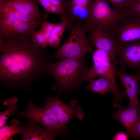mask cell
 <instances>
[{
  "label": "cell",
  "mask_w": 140,
  "mask_h": 140,
  "mask_svg": "<svg viewBox=\"0 0 140 140\" xmlns=\"http://www.w3.org/2000/svg\"><path fill=\"white\" fill-rule=\"evenodd\" d=\"M57 24L45 22L41 25L40 29L43 32L47 42L52 31Z\"/></svg>",
  "instance_id": "7402d4cb"
},
{
  "label": "cell",
  "mask_w": 140,
  "mask_h": 140,
  "mask_svg": "<svg viewBox=\"0 0 140 140\" xmlns=\"http://www.w3.org/2000/svg\"><path fill=\"white\" fill-rule=\"evenodd\" d=\"M92 0H69L66 2V6L78 5L87 6Z\"/></svg>",
  "instance_id": "cb8c5ba5"
},
{
  "label": "cell",
  "mask_w": 140,
  "mask_h": 140,
  "mask_svg": "<svg viewBox=\"0 0 140 140\" xmlns=\"http://www.w3.org/2000/svg\"><path fill=\"white\" fill-rule=\"evenodd\" d=\"M18 99L15 96L5 100L3 102L4 106H7V109L3 112H0V127L4 125L9 116L13 111L17 110Z\"/></svg>",
  "instance_id": "ffe728a7"
},
{
  "label": "cell",
  "mask_w": 140,
  "mask_h": 140,
  "mask_svg": "<svg viewBox=\"0 0 140 140\" xmlns=\"http://www.w3.org/2000/svg\"><path fill=\"white\" fill-rule=\"evenodd\" d=\"M120 47L140 39V17L128 14L121 15L116 23L107 31Z\"/></svg>",
  "instance_id": "8992f818"
},
{
  "label": "cell",
  "mask_w": 140,
  "mask_h": 140,
  "mask_svg": "<svg viewBox=\"0 0 140 140\" xmlns=\"http://www.w3.org/2000/svg\"><path fill=\"white\" fill-rule=\"evenodd\" d=\"M88 15L85 25L87 28L98 27L109 30L121 15L111 8L106 0H92L87 6Z\"/></svg>",
  "instance_id": "5b68a950"
},
{
  "label": "cell",
  "mask_w": 140,
  "mask_h": 140,
  "mask_svg": "<svg viewBox=\"0 0 140 140\" xmlns=\"http://www.w3.org/2000/svg\"><path fill=\"white\" fill-rule=\"evenodd\" d=\"M116 60L117 70L125 72L126 68L133 69L140 74V39L120 47Z\"/></svg>",
  "instance_id": "9c48e42d"
},
{
  "label": "cell",
  "mask_w": 140,
  "mask_h": 140,
  "mask_svg": "<svg viewBox=\"0 0 140 140\" xmlns=\"http://www.w3.org/2000/svg\"><path fill=\"white\" fill-rule=\"evenodd\" d=\"M14 0H0V2H2L4 1H13Z\"/></svg>",
  "instance_id": "f546056e"
},
{
  "label": "cell",
  "mask_w": 140,
  "mask_h": 140,
  "mask_svg": "<svg viewBox=\"0 0 140 140\" xmlns=\"http://www.w3.org/2000/svg\"><path fill=\"white\" fill-rule=\"evenodd\" d=\"M45 49L36 45L31 34L0 38V75L2 80L20 85L27 83L41 69L49 64L45 61Z\"/></svg>",
  "instance_id": "6da1fadb"
},
{
  "label": "cell",
  "mask_w": 140,
  "mask_h": 140,
  "mask_svg": "<svg viewBox=\"0 0 140 140\" xmlns=\"http://www.w3.org/2000/svg\"><path fill=\"white\" fill-rule=\"evenodd\" d=\"M44 8L45 12L49 13L50 9L51 4L47 0H37Z\"/></svg>",
  "instance_id": "83f0119b"
},
{
  "label": "cell",
  "mask_w": 140,
  "mask_h": 140,
  "mask_svg": "<svg viewBox=\"0 0 140 140\" xmlns=\"http://www.w3.org/2000/svg\"><path fill=\"white\" fill-rule=\"evenodd\" d=\"M0 11L16 19L29 23L43 24L48 18L26 14L12 6L2 4H0Z\"/></svg>",
  "instance_id": "2e32d148"
},
{
  "label": "cell",
  "mask_w": 140,
  "mask_h": 140,
  "mask_svg": "<svg viewBox=\"0 0 140 140\" xmlns=\"http://www.w3.org/2000/svg\"><path fill=\"white\" fill-rule=\"evenodd\" d=\"M88 29L82 23L74 22L68 30L71 32L69 36L51 58H78L92 53L93 50L87 36Z\"/></svg>",
  "instance_id": "277c9868"
},
{
  "label": "cell",
  "mask_w": 140,
  "mask_h": 140,
  "mask_svg": "<svg viewBox=\"0 0 140 140\" xmlns=\"http://www.w3.org/2000/svg\"><path fill=\"white\" fill-rule=\"evenodd\" d=\"M44 108L36 106L32 101L27 103V108L18 114L20 117H25L34 121L47 130L61 134L64 137L68 132L60 124L57 118L51 108L45 105Z\"/></svg>",
  "instance_id": "52a82bcc"
},
{
  "label": "cell",
  "mask_w": 140,
  "mask_h": 140,
  "mask_svg": "<svg viewBox=\"0 0 140 140\" xmlns=\"http://www.w3.org/2000/svg\"><path fill=\"white\" fill-rule=\"evenodd\" d=\"M117 76L120 79L122 85L125 88V95L129 100V106H135L140 103L138 98L139 94V80L140 74L138 73L130 74L125 72L117 70Z\"/></svg>",
  "instance_id": "5bb4252c"
},
{
  "label": "cell",
  "mask_w": 140,
  "mask_h": 140,
  "mask_svg": "<svg viewBox=\"0 0 140 140\" xmlns=\"http://www.w3.org/2000/svg\"><path fill=\"white\" fill-rule=\"evenodd\" d=\"M140 109V103L135 106H128L126 107L121 106L113 114L112 117L118 121L123 126L129 138H134L135 126Z\"/></svg>",
  "instance_id": "4fadbf2b"
},
{
  "label": "cell",
  "mask_w": 140,
  "mask_h": 140,
  "mask_svg": "<svg viewBox=\"0 0 140 140\" xmlns=\"http://www.w3.org/2000/svg\"><path fill=\"white\" fill-rule=\"evenodd\" d=\"M26 118V124L20 125L22 140H52L58 135L62 136L58 132L47 130L30 118Z\"/></svg>",
  "instance_id": "7c38bea8"
},
{
  "label": "cell",
  "mask_w": 140,
  "mask_h": 140,
  "mask_svg": "<svg viewBox=\"0 0 140 140\" xmlns=\"http://www.w3.org/2000/svg\"><path fill=\"white\" fill-rule=\"evenodd\" d=\"M0 4L9 5L25 14L41 17H48V14L41 11L37 0H15L4 1Z\"/></svg>",
  "instance_id": "9a60e30c"
},
{
  "label": "cell",
  "mask_w": 140,
  "mask_h": 140,
  "mask_svg": "<svg viewBox=\"0 0 140 140\" xmlns=\"http://www.w3.org/2000/svg\"><path fill=\"white\" fill-rule=\"evenodd\" d=\"M139 94H140V76L139 80Z\"/></svg>",
  "instance_id": "4dcf8cb0"
},
{
  "label": "cell",
  "mask_w": 140,
  "mask_h": 140,
  "mask_svg": "<svg viewBox=\"0 0 140 140\" xmlns=\"http://www.w3.org/2000/svg\"><path fill=\"white\" fill-rule=\"evenodd\" d=\"M59 94L55 97H48L45 105L50 106L56 115L59 122L64 129L67 123L73 117L82 120L85 114L81 108L77 106V101L75 100L69 101L67 105L63 102L59 97Z\"/></svg>",
  "instance_id": "ba28073f"
},
{
  "label": "cell",
  "mask_w": 140,
  "mask_h": 140,
  "mask_svg": "<svg viewBox=\"0 0 140 140\" xmlns=\"http://www.w3.org/2000/svg\"><path fill=\"white\" fill-rule=\"evenodd\" d=\"M68 23L67 18L61 19L60 22L57 24L52 31L47 41V46L54 48L60 46L61 38Z\"/></svg>",
  "instance_id": "ac0fdd59"
},
{
  "label": "cell",
  "mask_w": 140,
  "mask_h": 140,
  "mask_svg": "<svg viewBox=\"0 0 140 140\" xmlns=\"http://www.w3.org/2000/svg\"><path fill=\"white\" fill-rule=\"evenodd\" d=\"M139 1H140V0H129L128 6L134 4L138 2Z\"/></svg>",
  "instance_id": "f1b7e54d"
},
{
  "label": "cell",
  "mask_w": 140,
  "mask_h": 140,
  "mask_svg": "<svg viewBox=\"0 0 140 140\" xmlns=\"http://www.w3.org/2000/svg\"><path fill=\"white\" fill-rule=\"evenodd\" d=\"M51 4L60 8L65 13L66 9V2L65 0H47Z\"/></svg>",
  "instance_id": "d4e9b609"
},
{
  "label": "cell",
  "mask_w": 140,
  "mask_h": 140,
  "mask_svg": "<svg viewBox=\"0 0 140 140\" xmlns=\"http://www.w3.org/2000/svg\"><path fill=\"white\" fill-rule=\"evenodd\" d=\"M85 57L67 58L47 66L44 75H51L55 79V87L59 94H68L78 89L85 71L87 68Z\"/></svg>",
  "instance_id": "7a4b0ae2"
},
{
  "label": "cell",
  "mask_w": 140,
  "mask_h": 140,
  "mask_svg": "<svg viewBox=\"0 0 140 140\" xmlns=\"http://www.w3.org/2000/svg\"><path fill=\"white\" fill-rule=\"evenodd\" d=\"M10 125L0 128V140H13L11 137L14 135L21 133L20 122L18 120H12Z\"/></svg>",
  "instance_id": "d6986e66"
},
{
  "label": "cell",
  "mask_w": 140,
  "mask_h": 140,
  "mask_svg": "<svg viewBox=\"0 0 140 140\" xmlns=\"http://www.w3.org/2000/svg\"><path fill=\"white\" fill-rule=\"evenodd\" d=\"M134 138L140 140V109L139 110L138 119L135 129Z\"/></svg>",
  "instance_id": "484cf974"
},
{
  "label": "cell",
  "mask_w": 140,
  "mask_h": 140,
  "mask_svg": "<svg viewBox=\"0 0 140 140\" xmlns=\"http://www.w3.org/2000/svg\"><path fill=\"white\" fill-rule=\"evenodd\" d=\"M129 137L127 134L120 131L117 133L113 137L114 140H128L129 139Z\"/></svg>",
  "instance_id": "4316f807"
},
{
  "label": "cell",
  "mask_w": 140,
  "mask_h": 140,
  "mask_svg": "<svg viewBox=\"0 0 140 140\" xmlns=\"http://www.w3.org/2000/svg\"><path fill=\"white\" fill-rule=\"evenodd\" d=\"M43 24L16 19L0 11V38L24 34H33Z\"/></svg>",
  "instance_id": "30bf717a"
},
{
  "label": "cell",
  "mask_w": 140,
  "mask_h": 140,
  "mask_svg": "<svg viewBox=\"0 0 140 140\" xmlns=\"http://www.w3.org/2000/svg\"><path fill=\"white\" fill-rule=\"evenodd\" d=\"M89 82V83L85 87L88 91L103 95L108 93H113V88L110 82L103 77L100 76L98 79H92Z\"/></svg>",
  "instance_id": "e0dca14e"
},
{
  "label": "cell",
  "mask_w": 140,
  "mask_h": 140,
  "mask_svg": "<svg viewBox=\"0 0 140 140\" xmlns=\"http://www.w3.org/2000/svg\"><path fill=\"white\" fill-rule=\"evenodd\" d=\"M120 15L130 14L140 17V1L119 12Z\"/></svg>",
  "instance_id": "44dd1931"
},
{
  "label": "cell",
  "mask_w": 140,
  "mask_h": 140,
  "mask_svg": "<svg viewBox=\"0 0 140 140\" xmlns=\"http://www.w3.org/2000/svg\"><path fill=\"white\" fill-rule=\"evenodd\" d=\"M112 5L114 9L118 12L127 7L129 0H107Z\"/></svg>",
  "instance_id": "603a6c76"
},
{
  "label": "cell",
  "mask_w": 140,
  "mask_h": 140,
  "mask_svg": "<svg viewBox=\"0 0 140 140\" xmlns=\"http://www.w3.org/2000/svg\"><path fill=\"white\" fill-rule=\"evenodd\" d=\"M87 33L88 40L92 45L104 51L116 61V57L119 47L107 31L101 27H92L88 29Z\"/></svg>",
  "instance_id": "8fae6325"
},
{
  "label": "cell",
  "mask_w": 140,
  "mask_h": 140,
  "mask_svg": "<svg viewBox=\"0 0 140 140\" xmlns=\"http://www.w3.org/2000/svg\"><path fill=\"white\" fill-rule=\"evenodd\" d=\"M93 65L85 71L80 81L81 84L89 82L98 75L108 80L110 83L113 90V106L118 108L125 95V92L120 90L117 82V67L116 62L113 60L104 51L96 48L92 53Z\"/></svg>",
  "instance_id": "3957f363"
}]
</instances>
